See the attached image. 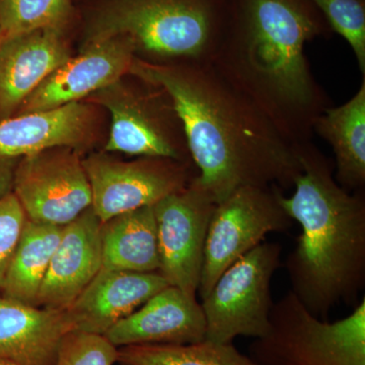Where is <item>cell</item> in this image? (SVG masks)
<instances>
[{"instance_id": "cell-16", "label": "cell", "mask_w": 365, "mask_h": 365, "mask_svg": "<svg viewBox=\"0 0 365 365\" xmlns=\"http://www.w3.org/2000/svg\"><path fill=\"white\" fill-rule=\"evenodd\" d=\"M102 222L91 207L64 225L37 307L66 309L102 269Z\"/></svg>"}, {"instance_id": "cell-22", "label": "cell", "mask_w": 365, "mask_h": 365, "mask_svg": "<svg viewBox=\"0 0 365 365\" xmlns=\"http://www.w3.org/2000/svg\"><path fill=\"white\" fill-rule=\"evenodd\" d=\"M120 365H258L234 343L203 340L191 344H146L118 348Z\"/></svg>"}, {"instance_id": "cell-2", "label": "cell", "mask_w": 365, "mask_h": 365, "mask_svg": "<svg viewBox=\"0 0 365 365\" xmlns=\"http://www.w3.org/2000/svg\"><path fill=\"white\" fill-rule=\"evenodd\" d=\"M324 30L309 0H230L209 62L295 146L311 143L314 121L329 107L304 54L307 42Z\"/></svg>"}, {"instance_id": "cell-27", "label": "cell", "mask_w": 365, "mask_h": 365, "mask_svg": "<svg viewBox=\"0 0 365 365\" xmlns=\"http://www.w3.org/2000/svg\"><path fill=\"white\" fill-rule=\"evenodd\" d=\"M20 158L0 155V198L13 193L14 173Z\"/></svg>"}, {"instance_id": "cell-7", "label": "cell", "mask_w": 365, "mask_h": 365, "mask_svg": "<svg viewBox=\"0 0 365 365\" xmlns=\"http://www.w3.org/2000/svg\"><path fill=\"white\" fill-rule=\"evenodd\" d=\"M281 254L278 242H261L220 276L200 302L205 340L234 343L237 337L256 339L268 332L274 304L271 283Z\"/></svg>"}, {"instance_id": "cell-5", "label": "cell", "mask_w": 365, "mask_h": 365, "mask_svg": "<svg viewBox=\"0 0 365 365\" xmlns=\"http://www.w3.org/2000/svg\"><path fill=\"white\" fill-rule=\"evenodd\" d=\"M258 365H365V299L338 321L314 316L289 290L274 302L268 332L254 339Z\"/></svg>"}, {"instance_id": "cell-20", "label": "cell", "mask_w": 365, "mask_h": 365, "mask_svg": "<svg viewBox=\"0 0 365 365\" xmlns=\"http://www.w3.org/2000/svg\"><path fill=\"white\" fill-rule=\"evenodd\" d=\"M102 269L158 272V228L153 206L114 216L101 225Z\"/></svg>"}, {"instance_id": "cell-8", "label": "cell", "mask_w": 365, "mask_h": 365, "mask_svg": "<svg viewBox=\"0 0 365 365\" xmlns=\"http://www.w3.org/2000/svg\"><path fill=\"white\" fill-rule=\"evenodd\" d=\"M280 193L277 188L242 187L216 204L197 292L201 299L232 264L265 242L267 235L292 227L294 220L281 205Z\"/></svg>"}, {"instance_id": "cell-1", "label": "cell", "mask_w": 365, "mask_h": 365, "mask_svg": "<svg viewBox=\"0 0 365 365\" xmlns=\"http://www.w3.org/2000/svg\"><path fill=\"white\" fill-rule=\"evenodd\" d=\"M128 74L167 91L198 170L194 180L216 204L242 187L294 186L300 146L210 63L157 64L135 57Z\"/></svg>"}, {"instance_id": "cell-19", "label": "cell", "mask_w": 365, "mask_h": 365, "mask_svg": "<svg viewBox=\"0 0 365 365\" xmlns=\"http://www.w3.org/2000/svg\"><path fill=\"white\" fill-rule=\"evenodd\" d=\"M332 146L336 181L349 192L365 187V76L359 91L340 107H328L313 127Z\"/></svg>"}, {"instance_id": "cell-18", "label": "cell", "mask_w": 365, "mask_h": 365, "mask_svg": "<svg viewBox=\"0 0 365 365\" xmlns=\"http://www.w3.org/2000/svg\"><path fill=\"white\" fill-rule=\"evenodd\" d=\"M74 331L66 309L30 306L0 297V357L16 365H56Z\"/></svg>"}, {"instance_id": "cell-29", "label": "cell", "mask_w": 365, "mask_h": 365, "mask_svg": "<svg viewBox=\"0 0 365 365\" xmlns=\"http://www.w3.org/2000/svg\"><path fill=\"white\" fill-rule=\"evenodd\" d=\"M0 40H1V30H0Z\"/></svg>"}, {"instance_id": "cell-24", "label": "cell", "mask_w": 365, "mask_h": 365, "mask_svg": "<svg viewBox=\"0 0 365 365\" xmlns=\"http://www.w3.org/2000/svg\"><path fill=\"white\" fill-rule=\"evenodd\" d=\"M336 33L352 48L359 71L365 76V4L364 0H309Z\"/></svg>"}, {"instance_id": "cell-13", "label": "cell", "mask_w": 365, "mask_h": 365, "mask_svg": "<svg viewBox=\"0 0 365 365\" xmlns=\"http://www.w3.org/2000/svg\"><path fill=\"white\" fill-rule=\"evenodd\" d=\"M66 32L39 29L0 40V121L14 116L26 98L71 58Z\"/></svg>"}, {"instance_id": "cell-11", "label": "cell", "mask_w": 365, "mask_h": 365, "mask_svg": "<svg viewBox=\"0 0 365 365\" xmlns=\"http://www.w3.org/2000/svg\"><path fill=\"white\" fill-rule=\"evenodd\" d=\"M194 178L184 189L153 205L160 252L158 273L170 287L192 297L198 292L209 223L216 206Z\"/></svg>"}, {"instance_id": "cell-6", "label": "cell", "mask_w": 365, "mask_h": 365, "mask_svg": "<svg viewBox=\"0 0 365 365\" xmlns=\"http://www.w3.org/2000/svg\"><path fill=\"white\" fill-rule=\"evenodd\" d=\"M135 78V83L119 79L85 100L111 114L104 151L194 165L181 119L167 91Z\"/></svg>"}, {"instance_id": "cell-14", "label": "cell", "mask_w": 365, "mask_h": 365, "mask_svg": "<svg viewBox=\"0 0 365 365\" xmlns=\"http://www.w3.org/2000/svg\"><path fill=\"white\" fill-rule=\"evenodd\" d=\"M205 319L197 297L168 287L106 333L115 347L191 344L205 340Z\"/></svg>"}, {"instance_id": "cell-17", "label": "cell", "mask_w": 365, "mask_h": 365, "mask_svg": "<svg viewBox=\"0 0 365 365\" xmlns=\"http://www.w3.org/2000/svg\"><path fill=\"white\" fill-rule=\"evenodd\" d=\"M168 287L158 272L101 269L66 311L74 331L105 336L120 319Z\"/></svg>"}, {"instance_id": "cell-21", "label": "cell", "mask_w": 365, "mask_h": 365, "mask_svg": "<svg viewBox=\"0 0 365 365\" xmlns=\"http://www.w3.org/2000/svg\"><path fill=\"white\" fill-rule=\"evenodd\" d=\"M62 230L63 227L26 218L7 270L1 297L37 307L41 287Z\"/></svg>"}, {"instance_id": "cell-4", "label": "cell", "mask_w": 365, "mask_h": 365, "mask_svg": "<svg viewBox=\"0 0 365 365\" xmlns=\"http://www.w3.org/2000/svg\"><path fill=\"white\" fill-rule=\"evenodd\" d=\"M230 0H104L83 44L126 36L136 57L157 64L209 63L222 40Z\"/></svg>"}, {"instance_id": "cell-3", "label": "cell", "mask_w": 365, "mask_h": 365, "mask_svg": "<svg viewBox=\"0 0 365 365\" xmlns=\"http://www.w3.org/2000/svg\"><path fill=\"white\" fill-rule=\"evenodd\" d=\"M294 192L279 201L302 234L285 260L292 292L314 316L351 304L365 285V197L343 189L333 163L313 143L299 148Z\"/></svg>"}, {"instance_id": "cell-12", "label": "cell", "mask_w": 365, "mask_h": 365, "mask_svg": "<svg viewBox=\"0 0 365 365\" xmlns=\"http://www.w3.org/2000/svg\"><path fill=\"white\" fill-rule=\"evenodd\" d=\"M135 57V47L126 36L86 43L78 56H71L26 98L16 115L85 101L127 76Z\"/></svg>"}, {"instance_id": "cell-25", "label": "cell", "mask_w": 365, "mask_h": 365, "mask_svg": "<svg viewBox=\"0 0 365 365\" xmlns=\"http://www.w3.org/2000/svg\"><path fill=\"white\" fill-rule=\"evenodd\" d=\"M118 348L105 336L72 331L64 338L56 365H114Z\"/></svg>"}, {"instance_id": "cell-28", "label": "cell", "mask_w": 365, "mask_h": 365, "mask_svg": "<svg viewBox=\"0 0 365 365\" xmlns=\"http://www.w3.org/2000/svg\"><path fill=\"white\" fill-rule=\"evenodd\" d=\"M0 365H16L14 362L11 361V360L2 359L0 357Z\"/></svg>"}, {"instance_id": "cell-10", "label": "cell", "mask_w": 365, "mask_h": 365, "mask_svg": "<svg viewBox=\"0 0 365 365\" xmlns=\"http://www.w3.org/2000/svg\"><path fill=\"white\" fill-rule=\"evenodd\" d=\"M81 150L56 146L20 158L13 193L32 222L64 227L91 206Z\"/></svg>"}, {"instance_id": "cell-23", "label": "cell", "mask_w": 365, "mask_h": 365, "mask_svg": "<svg viewBox=\"0 0 365 365\" xmlns=\"http://www.w3.org/2000/svg\"><path fill=\"white\" fill-rule=\"evenodd\" d=\"M71 16V0H0L1 38L39 29L66 32Z\"/></svg>"}, {"instance_id": "cell-26", "label": "cell", "mask_w": 365, "mask_h": 365, "mask_svg": "<svg viewBox=\"0 0 365 365\" xmlns=\"http://www.w3.org/2000/svg\"><path fill=\"white\" fill-rule=\"evenodd\" d=\"M26 222L25 211L14 193L0 198V297Z\"/></svg>"}, {"instance_id": "cell-9", "label": "cell", "mask_w": 365, "mask_h": 365, "mask_svg": "<svg viewBox=\"0 0 365 365\" xmlns=\"http://www.w3.org/2000/svg\"><path fill=\"white\" fill-rule=\"evenodd\" d=\"M83 163L91 186V207L101 222L153 206L194 178L191 165L170 158L140 157L125 162L103 151L83 158Z\"/></svg>"}, {"instance_id": "cell-15", "label": "cell", "mask_w": 365, "mask_h": 365, "mask_svg": "<svg viewBox=\"0 0 365 365\" xmlns=\"http://www.w3.org/2000/svg\"><path fill=\"white\" fill-rule=\"evenodd\" d=\"M98 125L97 108L86 101L16 115L0 121V155L21 158L56 146L83 151L97 137Z\"/></svg>"}]
</instances>
